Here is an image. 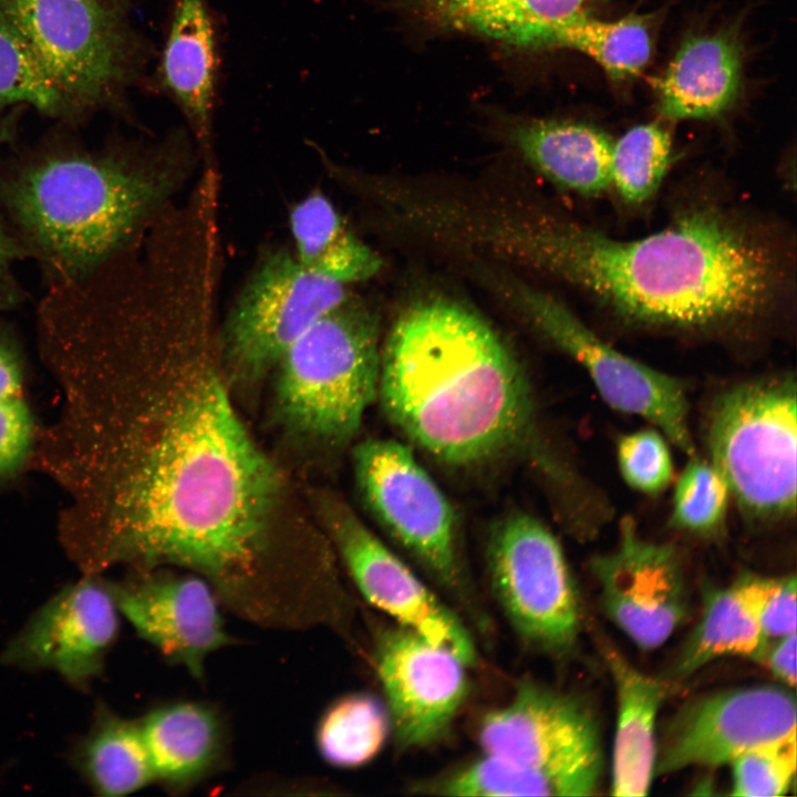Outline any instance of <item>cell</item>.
Here are the masks:
<instances>
[{
    "mask_svg": "<svg viewBox=\"0 0 797 797\" xmlns=\"http://www.w3.org/2000/svg\"><path fill=\"white\" fill-rule=\"evenodd\" d=\"M350 296L348 284L311 272L288 250L268 249L225 321L221 345L227 363L240 375L257 377Z\"/></svg>",
    "mask_w": 797,
    "mask_h": 797,
    "instance_id": "obj_12",
    "label": "cell"
},
{
    "mask_svg": "<svg viewBox=\"0 0 797 797\" xmlns=\"http://www.w3.org/2000/svg\"><path fill=\"white\" fill-rule=\"evenodd\" d=\"M729 488L710 460L692 458L675 482L671 525L684 531L708 535L723 524Z\"/></svg>",
    "mask_w": 797,
    "mask_h": 797,
    "instance_id": "obj_34",
    "label": "cell"
},
{
    "mask_svg": "<svg viewBox=\"0 0 797 797\" xmlns=\"http://www.w3.org/2000/svg\"><path fill=\"white\" fill-rule=\"evenodd\" d=\"M17 104L51 116L66 114L60 92L0 4V111Z\"/></svg>",
    "mask_w": 797,
    "mask_h": 797,
    "instance_id": "obj_32",
    "label": "cell"
},
{
    "mask_svg": "<svg viewBox=\"0 0 797 797\" xmlns=\"http://www.w3.org/2000/svg\"><path fill=\"white\" fill-rule=\"evenodd\" d=\"M510 141L534 169L560 187L593 197L611 186L613 141L591 125L528 120L513 127Z\"/></svg>",
    "mask_w": 797,
    "mask_h": 797,
    "instance_id": "obj_23",
    "label": "cell"
},
{
    "mask_svg": "<svg viewBox=\"0 0 797 797\" xmlns=\"http://www.w3.org/2000/svg\"><path fill=\"white\" fill-rule=\"evenodd\" d=\"M392 736L384 701L354 692L334 701L322 714L315 731L320 756L338 768H358L372 762Z\"/></svg>",
    "mask_w": 797,
    "mask_h": 797,
    "instance_id": "obj_28",
    "label": "cell"
},
{
    "mask_svg": "<svg viewBox=\"0 0 797 797\" xmlns=\"http://www.w3.org/2000/svg\"><path fill=\"white\" fill-rule=\"evenodd\" d=\"M489 289L530 328L590 376L612 408L643 417L682 452L693 455L683 383L605 343L556 297L501 269L479 272Z\"/></svg>",
    "mask_w": 797,
    "mask_h": 797,
    "instance_id": "obj_8",
    "label": "cell"
},
{
    "mask_svg": "<svg viewBox=\"0 0 797 797\" xmlns=\"http://www.w3.org/2000/svg\"><path fill=\"white\" fill-rule=\"evenodd\" d=\"M106 519L68 541L85 575L118 562L175 565L203 577L222 605L270 629L318 627L269 571V520L280 473L256 445L213 372L200 375L121 480Z\"/></svg>",
    "mask_w": 797,
    "mask_h": 797,
    "instance_id": "obj_1",
    "label": "cell"
},
{
    "mask_svg": "<svg viewBox=\"0 0 797 797\" xmlns=\"http://www.w3.org/2000/svg\"><path fill=\"white\" fill-rule=\"evenodd\" d=\"M617 458L624 482L640 493L656 495L672 483V455L659 429H640L621 436Z\"/></svg>",
    "mask_w": 797,
    "mask_h": 797,
    "instance_id": "obj_36",
    "label": "cell"
},
{
    "mask_svg": "<svg viewBox=\"0 0 797 797\" xmlns=\"http://www.w3.org/2000/svg\"><path fill=\"white\" fill-rule=\"evenodd\" d=\"M132 152H56L0 180V199L58 282L80 280L124 248L174 184L169 167Z\"/></svg>",
    "mask_w": 797,
    "mask_h": 797,
    "instance_id": "obj_4",
    "label": "cell"
},
{
    "mask_svg": "<svg viewBox=\"0 0 797 797\" xmlns=\"http://www.w3.org/2000/svg\"><path fill=\"white\" fill-rule=\"evenodd\" d=\"M34 438L22 363L9 339L0 335V478L17 473L25 464Z\"/></svg>",
    "mask_w": 797,
    "mask_h": 797,
    "instance_id": "obj_33",
    "label": "cell"
},
{
    "mask_svg": "<svg viewBox=\"0 0 797 797\" xmlns=\"http://www.w3.org/2000/svg\"><path fill=\"white\" fill-rule=\"evenodd\" d=\"M414 794L435 796H557L552 784L542 776L484 754L408 786Z\"/></svg>",
    "mask_w": 797,
    "mask_h": 797,
    "instance_id": "obj_30",
    "label": "cell"
},
{
    "mask_svg": "<svg viewBox=\"0 0 797 797\" xmlns=\"http://www.w3.org/2000/svg\"><path fill=\"white\" fill-rule=\"evenodd\" d=\"M118 609L108 583L97 575L63 587L41 605L1 653V663L48 670L76 687L102 672L115 643Z\"/></svg>",
    "mask_w": 797,
    "mask_h": 797,
    "instance_id": "obj_16",
    "label": "cell"
},
{
    "mask_svg": "<svg viewBox=\"0 0 797 797\" xmlns=\"http://www.w3.org/2000/svg\"><path fill=\"white\" fill-rule=\"evenodd\" d=\"M486 567L491 593L526 646L555 656L575 649L577 588L559 540L542 521L519 510L500 517L488 534Z\"/></svg>",
    "mask_w": 797,
    "mask_h": 797,
    "instance_id": "obj_10",
    "label": "cell"
},
{
    "mask_svg": "<svg viewBox=\"0 0 797 797\" xmlns=\"http://www.w3.org/2000/svg\"><path fill=\"white\" fill-rule=\"evenodd\" d=\"M155 780L168 788H189L221 758L225 729L211 706L180 701L159 706L139 721Z\"/></svg>",
    "mask_w": 797,
    "mask_h": 797,
    "instance_id": "obj_24",
    "label": "cell"
},
{
    "mask_svg": "<svg viewBox=\"0 0 797 797\" xmlns=\"http://www.w3.org/2000/svg\"><path fill=\"white\" fill-rule=\"evenodd\" d=\"M732 795L782 796L796 772V734L757 746L735 758Z\"/></svg>",
    "mask_w": 797,
    "mask_h": 797,
    "instance_id": "obj_35",
    "label": "cell"
},
{
    "mask_svg": "<svg viewBox=\"0 0 797 797\" xmlns=\"http://www.w3.org/2000/svg\"><path fill=\"white\" fill-rule=\"evenodd\" d=\"M602 651L618 700L611 793L645 796L655 775V724L666 686L640 672L613 646L602 644Z\"/></svg>",
    "mask_w": 797,
    "mask_h": 797,
    "instance_id": "obj_21",
    "label": "cell"
},
{
    "mask_svg": "<svg viewBox=\"0 0 797 797\" xmlns=\"http://www.w3.org/2000/svg\"><path fill=\"white\" fill-rule=\"evenodd\" d=\"M591 569L604 612L641 649L659 648L686 619L680 557L670 546L640 538L630 519L622 522L617 549L594 557Z\"/></svg>",
    "mask_w": 797,
    "mask_h": 797,
    "instance_id": "obj_18",
    "label": "cell"
},
{
    "mask_svg": "<svg viewBox=\"0 0 797 797\" xmlns=\"http://www.w3.org/2000/svg\"><path fill=\"white\" fill-rule=\"evenodd\" d=\"M796 632L767 640L754 658L788 686L796 684Z\"/></svg>",
    "mask_w": 797,
    "mask_h": 797,
    "instance_id": "obj_38",
    "label": "cell"
},
{
    "mask_svg": "<svg viewBox=\"0 0 797 797\" xmlns=\"http://www.w3.org/2000/svg\"><path fill=\"white\" fill-rule=\"evenodd\" d=\"M710 462L747 515L779 519L796 511L797 387L793 374L737 384L713 403Z\"/></svg>",
    "mask_w": 797,
    "mask_h": 797,
    "instance_id": "obj_7",
    "label": "cell"
},
{
    "mask_svg": "<svg viewBox=\"0 0 797 797\" xmlns=\"http://www.w3.org/2000/svg\"><path fill=\"white\" fill-rule=\"evenodd\" d=\"M796 734V701L775 685L721 691L686 704L667 726L655 775L716 767Z\"/></svg>",
    "mask_w": 797,
    "mask_h": 797,
    "instance_id": "obj_15",
    "label": "cell"
},
{
    "mask_svg": "<svg viewBox=\"0 0 797 797\" xmlns=\"http://www.w3.org/2000/svg\"><path fill=\"white\" fill-rule=\"evenodd\" d=\"M372 661L397 747L442 741L468 696V665L396 623L375 628Z\"/></svg>",
    "mask_w": 797,
    "mask_h": 797,
    "instance_id": "obj_14",
    "label": "cell"
},
{
    "mask_svg": "<svg viewBox=\"0 0 797 797\" xmlns=\"http://www.w3.org/2000/svg\"><path fill=\"white\" fill-rule=\"evenodd\" d=\"M477 739L484 754L546 778L557 796H591L599 787V726L592 710L576 695L522 681L509 702L483 716Z\"/></svg>",
    "mask_w": 797,
    "mask_h": 797,
    "instance_id": "obj_11",
    "label": "cell"
},
{
    "mask_svg": "<svg viewBox=\"0 0 797 797\" xmlns=\"http://www.w3.org/2000/svg\"><path fill=\"white\" fill-rule=\"evenodd\" d=\"M60 92L66 113L105 103L132 80L141 45L120 0H0Z\"/></svg>",
    "mask_w": 797,
    "mask_h": 797,
    "instance_id": "obj_9",
    "label": "cell"
},
{
    "mask_svg": "<svg viewBox=\"0 0 797 797\" xmlns=\"http://www.w3.org/2000/svg\"><path fill=\"white\" fill-rule=\"evenodd\" d=\"M289 224L294 257L311 272L349 284L372 278L382 267L380 256L356 237L320 192L292 206Z\"/></svg>",
    "mask_w": 797,
    "mask_h": 797,
    "instance_id": "obj_25",
    "label": "cell"
},
{
    "mask_svg": "<svg viewBox=\"0 0 797 797\" xmlns=\"http://www.w3.org/2000/svg\"><path fill=\"white\" fill-rule=\"evenodd\" d=\"M18 300L19 293L17 289L11 287L8 282L0 283V311L13 307Z\"/></svg>",
    "mask_w": 797,
    "mask_h": 797,
    "instance_id": "obj_40",
    "label": "cell"
},
{
    "mask_svg": "<svg viewBox=\"0 0 797 797\" xmlns=\"http://www.w3.org/2000/svg\"><path fill=\"white\" fill-rule=\"evenodd\" d=\"M323 517L334 546L361 596L433 644L477 664V644L465 620L444 602L341 500L328 497Z\"/></svg>",
    "mask_w": 797,
    "mask_h": 797,
    "instance_id": "obj_13",
    "label": "cell"
},
{
    "mask_svg": "<svg viewBox=\"0 0 797 797\" xmlns=\"http://www.w3.org/2000/svg\"><path fill=\"white\" fill-rule=\"evenodd\" d=\"M671 155V135L662 125L630 128L612 145L611 186L628 204L646 201L660 187Z\"/></svg>",
    "mask_w": 797,
    "mask_h": 797,
    "instance_id": "obj_31",
    "label": "cell"
},
{
    "mask_svg": "<svg viewBox=\"0 0 797 797\" xmlns=\"http://www.w3.org/2000/svg\"><path fill=\"white\" fill-rule=\"evenodd\" d=\"M744 594L764 635L776 639L796 632V578L741 577Z\"/></svg>",
    "mask_w": 797,
    "mask_h": 797,
    "instance_id": "obj_37",
    "label": "cell"
},
{
    "mask_svg": "<svg viewBox=\"0 0 797 797\" xmlns=\"http://www.w3.org/2000/svg\"><path fill=\"white\" fill-rule=\"evenodd\" d=\"M376 398L410 442L452 466L495 460L535 437L517 358L482 315L445 297L400 312L381 345Z\"/></svg>",
    "mask_w": 797,
    "mask_h": 797,
    "instance_id": "obj_3",
    "label": "cell"
},
{
    "mask_svg": "<svg viewBox=\"0 0 797 797\" xmlns=\"http://www.w3.org/2000/svg\"><path fill=\"white\" fill-rule=\"evenodd\" d=\"M741 68V53L728 37L691 38L655 81L660 115L676 121L722 114L736 97Z\"/></svg>",
    "mask_w": 797,
    "mask_h": 797,
    "instance_id": "obj_22",
    "label": "cell"
},
{
    "mask_svg": "<svg viewBox=\"0 0 797 797\" xmlns=\"http://www.w3.org/2000/svg\"><path fill=\"white\" fill-rule=\"evenodd\" d=\"M118 612L170 664L201 680L209 655L230 644L220 600L200 576L141 570L107 582Z\"/></svg>",
    "mask_w": 797,
    "mask_h": 797,
    "instance_id": "obj_17",
    "label": "cell"
},
{
    "mask_svg": "<svg viewBox=\"0 0 797 797\" xmlns=\"http://www.w3.org/2000/svg\"><path fill=\"white\" fill-rule=\"evenodd\" d=\"M157 82L183 112L203 147L210 144L217 51L207 0H172Z\"/></svg>",
    "mask_w": 797,
    "mask_h": 797,
    "instance_id": "obj_19",
    "label": "cell"
},
{
    "mask_svg": "<svg viewBox=\"0 0 797 797\" xmlns=\"http://www.w3.org/2000/svg\"><path fill=\"white\" fill-rule=\"evenodd\" d=\"M586 0H412L435 29L476 35L518 49H558Z\"/></svg>",
    "mask_w": 797,
    "mask_h": 797,
    "instance_id": "obj_20",
    "label": "cell"
},
{
    "mask_svg": "<svg viewBox=\"0 0 797 797\" xmlns=\"http://www.w3.org/2000/svg\"><path fill=\"white\" fill-rule=\"evenodd\" d=\"M75 763L100 796H126L156 782L139 721L103 707L81 741Z\"/></svg>",
    "mask_w": 797,
    "mask_h": 797,
    "instance_id": "obj_26",
    "label": "cell"
},
{
    "mask_svg": "<svg viewBox=\"0 0 797 797\" xmlns=\"http://www.w3.org/2000/svg\"><path fill=\"white\" fill-rule=\"evenodd\" d=\"M15 123L17 110L0 118V147L11 139ZM24 253L23 247L9 235L0 220V279L8 273L11 263Z\"/></svg>",
    "mask_w": 797,
    "mask_h": 797,
    "instance_id": "obj_39",
    "label": "cell"
},
{
    "mask_svg": "<svg viewBox=\"0 0 797 797\" xmlns=\"http://www.w3.org/2000/svg\"><path fill=\"white\" fill-rule=\"evenodd\" d=\"M353 469L362 503L381 529L487 636L491 621L469 573L456 513L412 447L392 438L364 439L353 451Z\"/></svg>",
    "mask_w": 797,
    "mask_h": 797,
    "instance_id": "obj_6",
    "label": "cell"
},
{
    "mask_svg": "<svg viewBox=\"0 0 797 797\" xmlns=\"http://www.w3.org/2000/svg\"><path fill=\"white\" fill-rule=\"evenodd\" d=\"M380 335L379 313L352 294L318 319L276 365L286 423L331 445L351 441L377 397Z\"/></svg>",
    "mask_w": 797,
    "mask_h": 797,
    "instance_id": "obj_5",
    "label": "cell"
},
{
    "mask_svg": "<svg viewBox=\"0 0 797 797\" xmlns=\"http://www.w3.org/2000/svg\"><path fill=\"white\" fill-rule=\"evenodd\" d=\"M590 56L612 79H625L648 63L652 40L649 27L638 17L601 21L582 13L563 30L558 49Z\"/></svg>",
    "mask_w": 797,
    "mask_h": 797,
    "instance_id": "obj_29",
    "label": "cell"
},
{
    "mask_svg": "<svg viewBox=\"0 0 797 797\" xmlns=\"http://www.w3.org/2000/svg\"><path fill=\"white\" fill-rule=\"evenodd\" d=\"M767 640L736 580L707 593L701 620L686 640L673 673L677 677L692 675L725 655L754 659Z\"/></svg>",
    "mask_w": 797,
    "mask_h": 797,
    "instance_id": "obj_27",
    "label": "cell"
},
{
    "mask_svg": "<svg viewBox=\"0 0 797 797\" xmlns=\"http://www.w3.org/2000/svg\"><path fill=\"white\" fill-rule=\"evenodd\" d=\"M474 239L483 255L563 281L638 329L745 331L789 310L795 289L787 238L711 199L629 240L532 204L497 200L478 218Z\"/></svg>",
    "mask_w": 797,
    "mask_h": 797,
    "instance_id": "obj_2",
    "label": "cell"
}]
</instances>
